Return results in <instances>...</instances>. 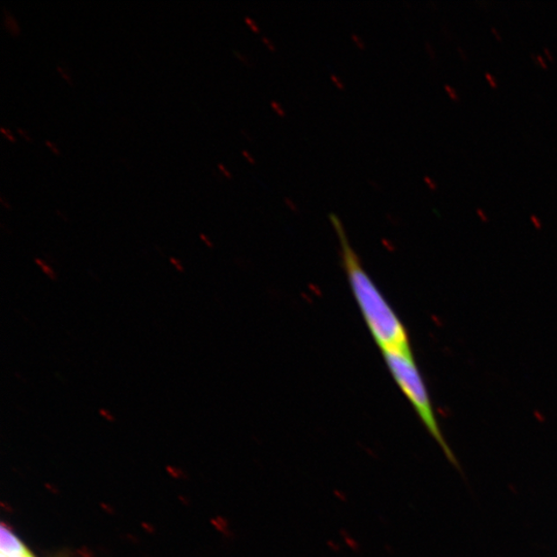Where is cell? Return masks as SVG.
Segmentation results:
<instances>
[{
    "instance_id": "d6986e66",
    "label": "cell",
    "mask_w": 557,
    "mask_h": 557,
    "mask_svg": "<svg viewBox=\"0 0 557 557\" xmlns=\"http://www.w3.org/2000/svg\"><path fill=\"white\" fill-rule=\"evenodd\" d=\"M56 67H58V70L60 73V75L63 77V79H65L68 84H72V79H70L69 75L67 73H66L65 70H63L60 66H58Z\"/></svg>"
},
{
    "instance_id": "5bb4252c",
    "label": "cell",
    "mask_w": 557,
    "mask_h": 557,
    "mask_svg": "<svg viewBox=\"0 0 557 557\" xmlns=\"http://www.w3.org/2000/svg\"><path fill=\"white\" fill-rule=\"evenodd\" d=\"M330 79H331V81H333L336 84L337 87H338L340 89H344L345 84L342 81L340 76H337L336 74H331L330 75Z\"/></svg>"
},
{
    "instance_id": "7a4b0ae2",
    "label": "cell",
    "mask_w": 557,
    "mask_h": 557,
    "mask_svg": "<svg viewBox=\"0 0 557 557\" xmlns=\"http://www.w3.org/2000/svg\"><path fill=\"white\" fill-rule=\"evenodd\" d=\"M382 355L391 376L410 401L423 426L439 444L448 460L456 465L455 456L444 438L438 420L436 418L431 397L415 362L412 350L383 351Z\"/></svg>"
},
{
    "instance_id": "9a60e30c",
    "label": "cell",
    "mask_w": 557,
    "mask_h": 557,
    "mask_svg": "<svg viewBox=\"0 0 557 557\" xmlns=\"http://www.w3.org/2000/svg\"><path fill=\"white\" fill-rule=\"evenodd\" d=\"M485 79L488 80L491 87H498V80L495 76L491 75L490 73H485Z\"/></svg>"
},
{
    "instance_id": "4316f807",
    "label": "cell",
    "mask_w": 557,
    "mask_h": 557,
    "mask_svg": "<svg viewBox=\"0 0 557 557\" xmlns=\"http://www.w3.org/2000/svg\"><path fill=\"white\" fill-rule=\"evenodd\" d=\"M369 182H370V184H371L373 188H376V189H378V190H379V189H382V186H381L380 183H378L377 181H375V180H370Z\"/></svg>"
},
{
    "instance_id": "2e32d148",
    "label": "cell",
    "mask_w": 557,
    "mask_h": 557,
    "mask_svg": "<svg viewBox=\"0 0 557 557\" xmlns=\"http://www.w3.org/2000/svg\"><path fill=\"white\" fill-rule=\"evenodd\" d=\"M426 49H427V51L429 54V56H431V58L433 59H435L436 58V51H435V48L432 45L431 41H429V40L426 41Z\"/></svg>"
},
{
    "instance_id": "f1b7e54d",
    "label": "cell",
    "mask_w": 557,
    "mask_h": 557,
    "mask_svg": "<svg viewBox=\"0 0 557 557\" xmlns=\"http://www.w3.org/2000/svg\"><path fill=\"white\" fill-rule=\"evenodd\" d=\"M285 202L289 204V206H291L292 208H294V203L292 202V201L291 199H288V197H286Z\"/></svg>"
},
{
    "instance_id": "484cf974",
    "label": "cell",
    "mask_w": 557,
    "mask_h": 557,
    "mask_svg": "<svg viewBox=\"0 0 557 557\" xmlns=\"http://www.w3.org/2000/svg\"><path fill=\"white\" fill-rule=\"evenodd\" d=\"M171 262L175 265V267H177V269L179 271H184V269H183V266L181 265V264L178 262L177 259L175 258H171Z\"/></svg>"
},
{
    "instance_id": "9c48e42d",
    "label": "cell",
    "mask_w": 557,
    "mask_h": 557,
    "mask_svg": "<svg viewBox=\"0 0 557 557\" xmlns=\"http://www.w3.org/2000/svg\"><path fill=\"white\" fill-rule=\"evenodd\" d=\"M244 19L246 24L248 25L253 31H256L257 33L260 32V27L256 20H254L250 16H245Z\"/></svg>"
},
{
    "instance_id": "e0dca14e",
    "label": "cell",
    "mask_w": 557,
    "mask_h": 557,
    "mask_svg": "<svg viewBox=\"0 0 557 557\" xmlns=\"http://www.w3.org/2000/svg\"><path fill=\"white\" fill-rule=\"evenodd\" d=\"M0 131H2L3 135L8 139L9 140H11V142L15 143L16 139L15 138H13V136L12 135L11 131L9 130L4 129V127H2V129H0Z\"/></svg>"
},
{
    "instance_id": "ba28073f",
    "label": "cell",
    "mask_w": 557,
    "mask_h": 557,
    "mask_svg": "<svg viewBox=\"0 0 557 557\" xmlns=\"http://www.w3.org/2000/svg\"><path fill=\"white\" fill-rule=\"evenodd\" d=\"M270 103H271V107L273 108V110L276 112L279 116L281 117L286 116V111L284 110L283 107H282V104L279 102L273 100L271 101Z\"/></svg>"
},
{
    "instance_id": "d4e9b609",
    "label": "cell",
    "mask_w": 557,
    "mask_h": 557,
    "mask_svg": "<svg viewBox=\"0 0 557 557\" xmlns=\"http://www.w3.org/2000/svg\"><path fill=\"white\" fill-rule=\"evenodd\" d=\"M543 51H544V53H545V55H546V58H547L549 60H552V61H553V60H554L553 53H552V52H550V50H549V49H548L547 47H545L544 49H543Z\"/></svg>"
},
{
    "instance_id": "30bf717a",
    "label": "cell",
    "mask_w": 557,
    "mask_h": 557,
    "mask_svg": "<svg viewBox=\"0 0 557 557\" xmlns=\"http://www.w3.org/2000/svg\"><path fill=\"white\" fill-rule=\"evenodd\" d=\"M531 58L535 61V65H539L543 68H547V62L543 56L532 54Z\"/></svg>"
},
{
    "instance_id": "603a6c76",
    "label": "cell",
    "mask_w": 557,
    "mask_h": 557,
    "mask_svg": "<svg viewBox=\"0 0 557 557\" xmlns=\"http://www.w3.org/2000/svg\"><path fill=\"white\" fill-rule=\"evenodd\" d=\"M491 32L493 33V35H495V37L497 38L498 40H502V34L499 33V31H498V28L495 26H492L490 28Z\"/></svg>"
},
{
    "instance_id": "ac0fdd59",
    "label": "cell",
    "mask_w": 557,
    "mask_h": 557,
    "mask_svg": "<svg viewBox=\"0 0 557 557\" xmlns=\"http://www.w3.org/2000/svg\"><path fill=\"white\" fill-rule=\"evenodd\" d=\"M242 154L244 155V157L248 160L249 162H251V164H256V157H253V155L247 149H243L242 150Z\"/></svg>"
},
{
    "instance_id": "6da1fadb",
    "label": "cell",
    "mask_w": 557,
    "mask_h": 557,
    "mask_svg": "<svg viewBox=\"0 0 557 557\" xmlns=\"http://www.w3.org/2000/svg\"><path fill=\"white\" fill-rule=\"evenodd\" d=\"M329 220L340 239L342 263L351 292L378 347L382 352L411 349L403 322L364 270L340 218L330 213Z\"/></svg>"
},
{
    "instance_id": "ffe728a7",
    "label": "cell",
    "mask_w": 557,
    "mask_h": 557,
    "mask_svg": "<svg viewBox=\"0 0 557 557\" xmlns=\"http://www.w3.org/2000/svg\"><path fill=\"white\" fill-rule=\"evenodd\" d=\"M218 167H220L221 173L225 175V177L232 178V174L229 171L227 167L224 166V165L220 164H220H218Z\"/></svg>"
},
{
    "instance_id": "83f0119b",
    "label": "cell",
    "mask_w": 557,
    "mask_h": 557,
    "mask_svg": "<svg viewBox=\"0 0 557 557\" xmlns=\"http://www.w3.org/2000/svg\"><path fill=\"white\" fill-rule=\"evenodd\" d=\"M0 202H2V203L4 204L5 208H8V209L11 208L10 203L4 201V197L3 195H0Z\"/></svg>"
},
{
    "instance_id": "cb8c5ba5",
    "label": "cell",
    "mask_w": 557,
    "mask_h": 557,
    "mask_svg": "<svg viewBox=\"0 0 557 557\" xmlns=\"http://www.w3.org/2000/svg\"><path fill=\"white\" fill-rule=\"evenodd\" d=\"M17 131L20 133L21 136L26 139L28 142H31V138L27 135V132L25 130H23L22 129H20V127H17Z\"/></svg>"
},
{
    "instance_id": "7402d4cb",
    "label": "cell",
    "mask_w": 557,
    "mask_h": 557,
    "mask_svg": "<svg viewBox=\"0 0 557 557\" xmlns=\"http://www.w3.org/2000/svg\"><path fill=\"white\" fill-rule=\"evenodd\" d=\"M457 52H458V53H460L461 58H462L463 60H465V61H467V60H468V54H467V53H465L464 49H463V47L458 46V47H457Z\"/></svg>"
},
{
    "instance_id": "8fae6325",
    "label": "cell",
    "mask_w": 557,
    "mask_h": 557,
    "mask_svg": "<svg viewBox=\"0 0 557 557\" xmlns=\"http://www.w3.org/2000/svg\"><path fill=\"white\" fill-rule=\"evenodd\" d=\"M351 39H352V40H354L355 42L356 46L359 49H365V42H364V40L361 37H359V35L357 33L352 32L351 33Z\"/></svg>"
},
{
    "instance_id": "5b68a950",
    "label": "cell",
    "mask_w": 557,
    "mask_h": 557,
    "mask_svg": "<svg viewBox=\"0 0 557 557\" xmlns=\"http://www.w3.org/2000/svg\"><path fill=\"white\" fill-rule=\"evenodd\" d=\"M35 263L38 264V265L40 267V269L42 271H44V273L46 274H48L49 277H50L51 279H55L56 278V274L54 273V271L52 270L51 266L47 265L44 262H42V260L40 259H35Z\"/></svg>"
},
{
    "instance_id": "7c38bea8",
    "label": "cell",
    "mask_w": 557,
    "mask_h": 557,
    "mask_svg": "<svg viewBox=\"0 0 557 557\" xmlns=\"http://www.w3.org/2000/svg\"><path fill=\"white\" fill-rule=\"evenodd\" d=\"M262 40L264 41V44L267 48H269L270 50H272V51H276L277 50L276 45H274V42L269 37H266V35H263Z\"/></svg>"
},
{
    "instance_id": "52a82bcc",
    "label": "cell",
    "mask_w": 557,
    "mask_h": 557,
    "mask_svg": "<svg viewBox=\"0 0 557 557\" xmlns=\"http://www.w3.org/2000/svg\"><path fill=\"white\" fill-rule=\"evenodd\" d=\"M234 53L239 60L245 63V65L249 67H252L254 65V61L252 60V58H249L248 55H246L238 50H234Z\"/></svg>"
},
{
    "instance_id": "3957f363",
    "label": "cell",
    "mask_w": 557,
    "mask_h": 557,
    "mask_svg": "<svg viewBox=\"0 0 557 557\" xmlns=\"http://www.w3.org/2000/svg\"><path fill=\"white\" fill-rule=\"evenodd\" d=\"M2 557H37L10 527L2 526Z\"/></svg>"
},
{
    "instance_id": "4fadbf2b",
    "label": "cell",
    "mask_w": 557,
    "mask_h": 557,
    "mask_svg": "<svg viewBox=\"0 0 557 557\" xmlns=\"http://www.w3.org/2000/svg\"><path fill=\"white\" fill-rule=\"evenodd\" d=\"M423 181H425L426 184L431 190H436V188H438V184H436V182H435L432 177H429V175H425V177H423Z\"/></svg>"
},
{
    "instance_id": "44dd1931",
    "label": "cell",
    "mask_w": 557,
    "mask_h": 557,
    "mask_svg": "<svg viewBox=\"0 0 557 557\" xmlns=\"http://www.w3.org/2000/svg\"><path fill=\"white\" fill-rule=\"evenodd\" d=\"M45 143H46V145H47L49 148H50V149H51V151H52L53 153H55V154H59V153H60V152H59L58 148V147H56V146H55V145L51 142V140L46 139V140H45Z\"/></svg>"
},
{
    "instance_id": "f546056e",
    "label": "cell",
    "mask_w": 557,
    "mask_h": 557,
    "mask_svg": "<svg viewBox=\"0 0 557 557\" xmlns=\"http://www.w3.org/2000/svg\"><path fill=\"white\" fill-rule=\"evenodd\" d=\"M241 131H242L243 135H245L247 138H249L250 140L252 139V138L249 135L248 131H247L246 130H242Z\"/></svg>"
},
{
    "instance_id": "8992f818",
    "label": "cell",
    "mask_w": 557,
    "mask_h": 557,
    "mask_svg": "<svg viewBox=\"0 0 557 557\" xmlns=\"http://www.w3.org/2000/svg\"><path fill=\"white\" fill-rule=\"evenodd\" d=\"M444 89L446 90V93L451 97V100H454V102H460V95H458L456 89L451 86V85H444Z\"/></svg>"
},
{
    "instance_id": "277c9868",
    "label": "cell",
    "mask_w": 557,
    "mask_h": 557,
    "mask_svg": "<svg viewBox=\"0 0 557 557\" xmlns=\"http://www.w3.org/2000/svg\"><path fill=\"white\" fill-rule=\"evenodd\" d=\"M3 13L4 16V24L6 28V31H8L13 35H18L20 33V27L18 25L16 18L13 17L10 11H8V9H5L4 6H3Z\"/></svg>"
}]
</instances>
